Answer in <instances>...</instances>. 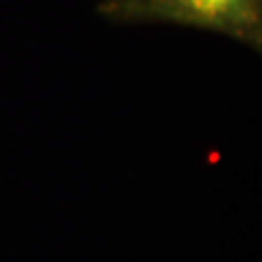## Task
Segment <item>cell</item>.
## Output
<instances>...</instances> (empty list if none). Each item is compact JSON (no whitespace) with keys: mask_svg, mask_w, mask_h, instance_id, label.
I'll return each mask as SVG.
<instances>
[{"mask_svg":"<svg viewBox=\"0 0 262 262\" xmlns=\"http://www.w3.org/2000/svg\"><path fill=\"white\" fill-rule=\"evenodd\" d=\"M96 11L118 24L162 22L212 31L262 51V0H101Z\"/></svg>","mask_w":262,"mask_h":262,"instance_id":"1","label":"cell"}]
</instances>
